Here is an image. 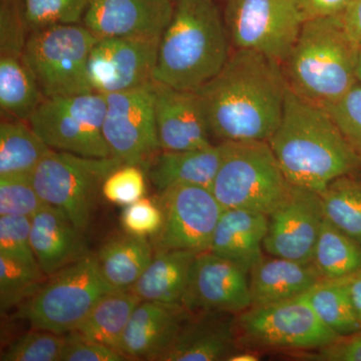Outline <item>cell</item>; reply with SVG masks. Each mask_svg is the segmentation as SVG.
Instances as JSON below:
<instances>
[{
  "instance_id": "obj_1",
  "label": "cell",
  "mask_w": 361,
  "mask_h": 361,
  "mask_svg": "<svg viewBox=\"0 0 361 361\" xmlns=\"http://www.w3.org/2000/svg\"><path fill=\"white\" fill-rule=\"evenodd\" d=\"M288 85L279 63L234 49L224 68L197 90L209 127L221 142H268L282 115Z\"/></svg>"
},
{
  "instance_id": "obj_2",
  "label": "cell",
  "mask_w": 361,
  "mask_h": 361,
  "mask_svg": "<svg viewBox=\"0 0 361 361\" xmlns=\"http://www.w3.org/2000/svg\"><path fill=\"white\" fill-rule=\"evenodd\" d=\"M268 144L292 186L318 194L361 167L329 111L289 87L283 115Z\"/></svg>"
},
{
  "instance_id": "obj_3",
  "label": "cell",
  "mask_w": 361,
  "mask_h": 361,
  "mask_svg": "<svg viewBox=\"0 0 361 361\" xmlns=\"http://www.w3.org/2000/svg\"><path fill=\"white\" fill-rule=\"evenodd\" d=\"M230 47L224 16L215 0H175L153 80L197 92L224 68Z\"/></svg>"
},
{
  "instance_id": "obj_4",
  "label": "cell",
  "mask_w": 361,
  "mask_h": 361,
  "mask_svg": "<svg viewBox=\"0 0 361 361\" xmlns=\"http://www.w3.org/2000/svg\"><path fill=\"white\" fill-rule=\"evenodd\" d=\"M357 49L341 16L304 21L282 66L289 89L323 108L337 103L357 84Z\"/></svg>"
},
{
  "instance_id": "obj_5",
  "label": "cell",
  "mask_w": 361,
  "mask_h": 361,
  "mask_svg": "<svg viewBox=\"0 0 361 361\" xmlns=\"http://www.w3.org/2000/svg\"><path fill=\"white\" fill-rule=\"evenodd\" d=\"M225 155L212 192L225 209H244L269 216L290 193L268 142H224Z\"/></svg>"
},
{
  "instance_id": "obj_6",
  "label": "cell",
  "mask_w": 361,
  "mask_h": 361,
  "mask_svg": "<svg viewBox=\"0 0 361 361\" xmlns=\"http://www.w3.org/2000/svg\"><path fill=\"white\" fill-rule=\"evenodd\" d=\"M234 329L240 350L259 355L315 350L341 338L316 315L305 293L282 302L251 306L235 315Z\"/></svg>"
},
{
  "instance_id": "obj_7",
  "label": "cell",
  "mask_w": 361,
  "mask_h": 361,
  "mask_svg": "<svg viewBox=\"0 0 361 361\" xmlns=\"http://www.w3.org/2000/svg\"><path fill=\"white\" fill-rule=\"evenodd\" d=\"M116 289L104 279L96 254L47 278L35 295L20 304L18 317L32 329L66 334L75 331L97 301Z\"/></svg>"
},
{
  "instance_id": "obj_8",
  "label": "cell",
  "mask_w": 361,
  "mask_h": 361,
  "mask_svg": "<svg viewBox=\"0 0 361 361\" xmlns=\"http://www.w3.org/2000/svg\"><path fill=\"white\" fill-rule=\"evenodd\" d=\"M97 39L82 23L49 26L30 32L23 59L44 97L94 92L87 65Z\"/></svg>"
},
{
  "instance_id": "obj_9",
  "label": "cell",
  "mask_w": 361,
  "mask_h": 361,
  "mask_svg": "<svg viewBox=\"0 0 361 361\" xmlns=\"http://www.w3.org/2000/svg\"><path fill=\"white\" fill-rule=\"evenodd\" d=\"M123 165L115 157L92 158L52 149L32 173L45 203L56 207L85 232L92 223L104 180Z\"/></svg>"
},
{
  "instance_id": "obj_10",
  "label": "cell",
  "mask_w": 361,
  "mask_h": 361,
  "mask_svg": "<svg viewBox=\"0 0 361 361\" xmlns=\"http://www.w3.org/2000/svg\"><path fill=\"white\" fill-rule=\"evenodd\" d=\"M223 16L233 49L258 52L281 66L305 21L296 0H225Z\"/></svg>"
},
{
  "instance_id": "obj_11",
  "label": "cell",
  "mask_w": 361,
  "mask_h": 361,
  "mask_svg": "<svg viewBox=\"0 0 361 361\" xmlns=\"http://www.w3.org/2000/svg\"><path fill=\"white\" fill-rule=\"evenodd\" d=\"M106 99L103 94L45 97L30 125L52 149L75 155L111 157L103 133Z\"/></svg>"
},
{
  "instance_id": "obj_12",
  "label": "cell",
  "mask_w": 361,
  "mask_h": 361,
  "mask_svg": "<svg viewBox=\"0 0 361 361\" xmlns=\"http://www.w3.org/2000/svg\"><path fill=\"white\" fill-rule=\"evenodd\" d=\"M104 97L106 111L103 133L111 157L123 164L148 170L161 152L156 127L154 80Z\"/></svg>"
},
{
  "instance_id": "obj_13",
  "label": "cell",
  "mask_w": 361,
  "mask_h": 361,
  "mask_svg": "<svg viewBox=\"0 0 361 361\" xmlns=\"http://www.w3.org/2000/svg\"><path fill=\"white\" fill-rule=\"evenodd\" d=\"M158 203L164 214L160 231L152 237L154 252L210 250L216 226L225 208L212 190L177 185L160 192Z\"/></svg>"
},
{
  "instance_id": "obj_14",
  "label": "cell",
  "mask_w": 361,
  "mask_h": 361,
  "mask_svg": "<svg viewBox=\"0 0 361 361\" xmlns=\"http://www.w3.org/2000/svg\"><path fill=\"white\" fill-rule=\"evenodd\" d=\"M160 42L159 37H99L87 65L92 92L114 94L153 82Z\"/></svg>"
},
{
  "instance_id": "obj_15",
  "label": "cell",
  "mask_w": 361,
  "mask_h": 361,
  "mask_svg": "<svg viewBox=\"0 0 361 361\" xmlns=\"http://www.w3.org/2000/svg\"><path fill=\"white\" fill-rule=\"evenodd\" d=\"M324 219L320 195L292 186L286 199L268 216L264 251L275 257L311 262Z\"/></svg>"
},
{
  "instance_id": "obj_16",
  "label": "cell",
  "mask_w": 361,
  "mask_h": 361,
  "mask_svg": "<svg viewBox=\"0 0 361 361\" xmlns=\"http://www.w3.org/2000/svg\"><path fill=\"white\" fill-rule=\"evenodd\" d=\"M249 273L212 252L197 255L182 306L237 315L251 307Z\"/></svg>"
},
{
  "instance_id": "obj_17",
  "label": "cell",
  "mask_w": 361,
  "mask_h": 361,
  "mask_svg": "<svg viewBox=\"0 0 361 361\" xmlns=\"http://www.w3.org/2000/svg\"><path fill=\"white\" fill-rule=\"evenodd\" d=\"M154 84L161 151H189L212 146V133L198 92Z\"/></svg>"
},
{
  "instance_id": "obj_18",
  "label": "cell",
  "mask_w": 361,
  "mask_h": 361,
  "mask_svg": "<svg viewBox=\"0 0 361 361\" xmlns=\"http://www.w3.org/2000/svg\"><path fill=\"white\" fill-rule=\"evenodd\" d=\"M175 0H94L82 25L97 37H159L167 30Z\"/></svg>"
},
{
  "instance_id": "obj_19",
  "label": "cell",
  "mask_w": 361,
  "mask_h": 361,
  "mask_svg": "<svg viewBox=\"0 0 361 361\" xmlns=\"http://www.w3.org/2000/svg\"><path fill=\"white\" fill-rule=\"evenodd\" d=\"M189 314V310L177 304L142 301L133 312L120 350L130 360L160 361Z\"/></svg>"
},
{
  "instance_id": "obj_20",
  "label": "cell",
  "mask_w": 361,
  "mask_h": 361,
  "mask_svg": "<svg viewBox=\"0 0 361 361\" xmlns=\"http://www.w3.org/2000/svg\"><path fill=\"white\" fill-rule=\"evenodd\" d=\"M235 315L201 311L190 312L177 338L160 361L229 360L238 353Z\"/></svg>"
},
{
  "instance_id": "obj_21",
  "label": "cell",
  "mask_w": 361,
  "mask_h": 361,
  "mask_svg": "<svg viewBox=\"0 0 361 361\" xmlns=\"http://www.w3.org/2000/svg\"><path fill=\"white\" fill-rule=\"evenodd\" d=\"M84 233L56 207L44 206L33 216L30 241L47 277L89 255Z\"/></svg>"
},
{
  "instance_id": "obj_22",
  "label": "cell",
  "mask_w": 361,
  "mask_h": 361,
  "mask_svg": "<svg viewBox=\"0 0 361 361\" xmlns=\"http://www.w3.org/2000/svg\"><path fill=\"white\" fill-rule=\"evenodd\" d=\"M267 231L266 214L225 209L216 226L209 251L249 273L264 256L263 245Z\"/></svg>"
},
{
  "instance_id": "obj_23",
  "label": "cell",
  "mask_w": 361,
  "mask_h": 361,
  "mask_svg": "<svg viewBox=\"0 0 361 361\" xmlns=\"http://www.w3.org/2000/svg\"><path fill=\"white\" fill-rule=\"evenodd\" d=\"M322 280L312 262L264 255L249 272L251 306L268 305L295 298Z\"/></svg>"
},
{
  "instance_id": "obj_24",
  "label": "cell",
  "mask_w": 361,
  "mask_h": 361,
  "mask_svg": "<svg viewBox=\"0 0 361 361\" xmlns=\"http://www.w3.org/2000/svg\"><path fill=\"white\" fill-rule=\"evenodd\" d=\"M224 155V142L189 151H161L147 172L152 184L160 192L177 185L212 190Z\"/></svg>"
},
{
  "instance_id": "obj_25",
  "label": "cell",
  "mask_w": 361,
  "mask_h": 361,
  "mask_svg": "<svg viewBox=\"0 0 361 361\" xmlns=\"http://www.w3.org/2000/svg\"><path fill=\"white\" fill-rule=\"evenodd\" d=\"M197 255L187 250L155 252L130 290L142 301L182 305Z\"/></svg>"
},
{
  "instance_id": "obj_26",
  "label": "cell",
  "mask_w": 361,
  "mask_h": 361,
  "mask_svg": "<svg viewBox=\"0 0 361 361\" xmlns=\"http://www.w3.org/2000/svg\"><path fill=\"white\" fill-rule=\"evenodd\" d=\"M154 253L147 238L126 233L109 239L96 256L109 284L116 290H130L153 260Z\"/></svg>"
},
{
  "instance_id": "obj_27",
  "label": "cell",
  "mask_w": 361,
  "mask_h": 361,
  "mask_svg": "<svg viewBox=\"0 0 361 361\" xmlns=\"http://www.w3.org/2000/svg\"><path fill=\"white\" fill-rule=\"evenodd\" d=\"M141 302V298L132 290L111 291L97 301L73 332L120 350L133 312Z\"/></svg>"
},
{
  "instance_id": "obj_28",
  "label": "cell",
  "mask_w": 361,
  "mask_h": 361,
  "mask_svg": "<svg viewBox=\"0 0 361 361\" xmlns=\"http://www.w3.org/2000/svg\"><path fill=\"white\" fill-rule=\"evenodd\" d=\"M44 99L23 56H0L2 116L28 123Z\"/></svg>"
},
{
  "instance_id": "obj_29",
  "label": "cell",
  "mask_w": 361,
  "mask_h": 361,
  "mask_svg": "<svg viewBox=\"0 0 361 361\" xmlns=\"http://www.w3.org/2000/svg\"><path fill=\"white\" fill-rule=\"evenodd\" d=\"M51 151L30 123L6 118L0 123V177L32 176Z\"/></svg>"
},
{
  "instance_id": "obj_30",
  "label": "cell",
  "mask_w": 361,
  "mask_h": 361,
  "mask_svg": "<svg viewBox=\"0 0 361 361\" xmlns=\"http://www.w3.org/2000/svg\"><path fill=\"white\" fill-rule=\"evenodd\" d=\"M308 302L329 329L348 337L361 331V324L351 302L348 277L322 280L305 293Z\"/></svg>"
},
{
  "instance_id": "obj_31",
  "label": "cell",
  "mask_w": 361,
  "mask_h": 361,
  "mask_svg": "<svg viewBox=\"0 0 361 361\" xmlns=\"http://www.w3.org/2000/svg\"><path fill=\"white\" fill-rule=\"evenodd\" d=\"M311 262L322 279L349 277L361 270V246L324 219Z\"/></svg>"
},
{
  "instance_id": "obj_32",
  "label": "cell",
  "mask_w": 361,
  "mask_h": 361,
  "mask_svg": "<svg viewBox=\"0 0 361 361\" xmlns=\"http://www.w3.org/2000/svg\"><path fill=\"white\" fill-rule=\"evenodd\" d=\"M319 195L325 219L361 246V180L343 176Z\"/></svg>"
},
{
  "instance_id": "obj_33",
  "label": "cell",
  "mask_w": 361,
  "mask_h": 361,
  "mask_svg": "<svg viewBox=\"0 0 361 361\" xmlns=\"http://www.w3.org/2000/svg\"><path fill=\"white\" fill-rule=\"evenodd\" d=\"M39 266H32L0 255V311L18 307L47 282Z\"/></svg>"
},
{
  "instance_id": "obj_34",
  "label": "cell",
  "mask_w": 361,
  "mask_h": 361,
  "mask_svg": "<svg viewBox=\"0 0 361 361\" xmlns=\"http://www.w3.org/2000/svg\"><path fill=\"white\" fill-rule=\"evenodd\" d=\"M94 0H21L28 32L59 25H80Z\"/></svg>"
},
{
  "instance_id": "obj_35",
  "label": "cell",
  "mask_w": 361,
  "mask_h": 361,
  "mask_svg": "<svg viewBox=\"0 0 361 361\" xmlns=\"http://www.w3.org/2000/svg\"><path fill=\"white\" fill-rule=\"evenodd\" d=\"M65 334L35 329L11 342L2 351L1 361H61Z\"/></svg>"
},
{
  "instance_id": "obj_36",
  "label": "cell",
  "mask_w": 361,
  "mask_h": 361,
  "mask_svg": "<svg viewBox=\"0 0 361 361\" xmlns=\"http://www.w3.org/2000/svg\"><path fill=\"white\" fill-rule=\"evenodd\" d=\"M47 205L35 189L32 176L0 177V216L32 218Z\"/></svg>"
},
{
  "instance_id": "obj_37",
  "label": "cell",
  "mask_w": 361,
  "mask_h": 361,
  "mask_svg": "<svg viewBox=\"0 0 361 361\" xmlns=\"http://www.w3.org/2000/svg\"><path fill=\"white\" fill-rule=\"evenodd\" d=\"M32 218L0 217V255L32 266H39L30 241Z\"/></svg>"
},
{
  "instance_id": "obj_38",
  "label": "cell",
  "mask_w": 361,
  "mask_h": 361,
  "mask_svg": "<svg viewBox=\"0 0 361 361\" xmlns=\"http://www.w3.org/2000/svg\"><path fill=\"white\" fill-rule=\"evenodd\" d=\"M146 193L144 169L123 164L104 180L103 196L118 205L128 206L142 199Z\"/></svg>"
},
{
  "instance_id": "obj_39",
  "label": "cell",
  "mask_w": 361,
  "mask_h": 361,
  "mask_svg": "<svg viewBox=\"0 0 361 361\" xmlns=\"http://www.w3.org/2000/svg\"><path fill=\"white\" fill-rule=\"evenodd\" d=\"M28 35L21 0H0V56H23Z\"/></svg>"
},
{
  "instance_id": "obj_40",
  "label": "cell",
  "mask_w": 361,
  "mask_h": 361,
  "mask_svg": "<svg viewBox=\"0 0 361 361\" xmlns=\"http://www.w3.org/2000/svg\"><path fill=\"white\" fill-rule=\"evenodd\" d=\"M327 111L361 161V85L356 84Z\"/></svg>"
},
{
  "instance_id": "obj_41",
  "label": "cell",
  "mask_w": 361,
  "mask_h": 361,
  "mask_svg": "<svg viewBox=\"0 0 361 361\" xmlns=\"http://www.w3.org/2000/svg\"><path fill=\"white\" fill-rule=\"evenodd\" d=\"M164 214L160 204L144 198L126 206L122 214V225L126 233L135 236H155L163 225Z\"/></svg>"
},
{
  "instance_id": "obj_42",
  "label": "cell",
  "mask_w": 361,
  "mask_h": 361,
  "mask_svg": "<svg viewBox=\"0 0 361 361\" xmlns=\"http://www.w3.org/2000/svg\"><path fill=\"white\" fill-rule=\"evenodd\" d=\"M65 336V348L61 361L130 360L122 351L85 338L77 332H70Z\"/></svg>"
},
{
  "instance_id": "obj_43",
  "label": "cell",
  "mask_w": 361,
  "mask_h": 361,
  "mask_svg": "<svg viewBox=\"0 0 361 361\" xmlns=\"http://www.w3.org/2000/svg\"><path fill=\"white\" fill-rule=\"evenodd\" d=\"M295 360L308 361H361V331L353 336L341 337L330 345L287 355Z\"/></svg>"
},
{
  "instance_id": "obj_44",
  "label": "cell",
  "mask_w": 361,
  "mask_h": 361,
  "mask_svg": "<svg viewBox=\"0 0 361 361\" xmlns=\"http://www.w3.org/2000/svg\"><path fill=\"white\" fill-rule=\"evenodd\" d=\"M353 0H296L304 20L338 16Z\"/></svg>"
},
{
  "instance_id": "obj_45",
  "label": "cell",
  "mask_w": 361,
  "mask_h": 361,
  "mask_svg": "<svg viewBox=\"0 0 361 361\" xmlns=\"http://www.w3.org/2000/svg\"><path fill=\"white\" fill-rule=\"evenodd\" d=\"M344 27L356 44L361 42V0H353L341 16Z\"/></svg>"
},
{
  "instance_id": "obj_46",
  "label": "cell",
  "mask_w": 361,
  "mask_h": 361,
  "mask_svg": "<svg viewBox=\"0 0 361 361\" xmlns=\"http://www.w3.org/2000/svg\"><path fill=\"white\" fill-rule=\"evenodd\" d=\"M348 287L351 302L361 324V270L348 277Z\"/></svg>"
},
{
  "instance_id": "obj_47",
  "label": "cell",
  "mask_w": 361,
  "mask_h": 361,
  "mask_svg": "<svg viewBox=\"0 0 361 361\" xmlns=\"http://www.w3.org/2000/svg\"><path fill=\"white\" fill-rule=\"evenodd\" d=\"M355 77L358 84L361 85V42L358 44L357 56H356Z\"/></svg>"
}]
</instances>
